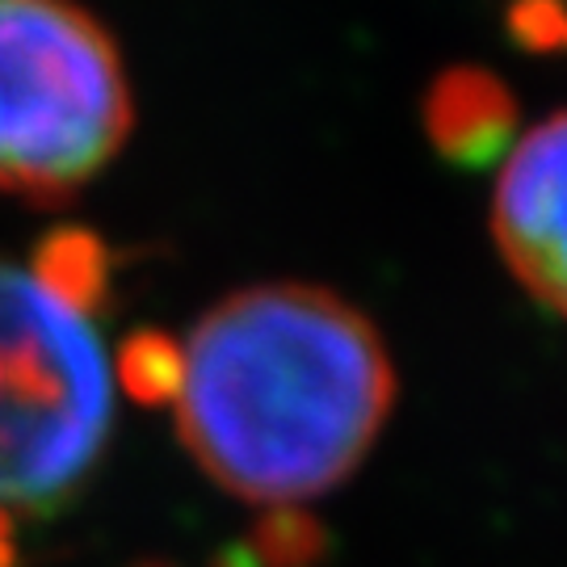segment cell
<instances>
[{"instance_id":"2","label":"cell","mask_w":567,"mask_h":567,"mask_svg":"<svg viewBox=\"0 0 567 567\" xmlns=\"http://www.w3.org/2000/svg\"><path fill=\"white\" fill-rule=\"evenodd\" d=\"M135 97L81 0H0V194L63 203L122 152Z\"/></svg>"},{"instance_id":"3","label":"cell","mask_w":567,"mask_h":567,"mask_svg":"<svg viewBox=\"0 0 567 567\" xmlns=\"http://www.w3.org/2000/svg\"><path fill=\"white\" fill-rule=\"evenodd\" d=\"M114 425L93 320L0 261V513L51 517L97 471Z\"/></svg>"},{"instance_id":"11","label":"cell","mask_w":567,"mask_h":567,"mask_svg":"<svg viewBox=\"0 0 567 567\" xmlns=\"http://www.w3.org/2000/svg\"><path fill=\"white\" fill-rule=\"evenodd\" d=\"M210 567H257V559L248 555V547H231V550H224V555H215Z\"/></svg>"},{"instance_id":"6","label":"cell","mask_w":567,"mask_h":567,"mask_svg":"<svg viewBox=\"0 0 567 567\" xmlns=\"http://www.w3.org/2000/svg\"><path fill=\"white\" fill-rule=\"evenodd\" d=\"M25 274L55 299L60 307L76 316H97L110 299L114 286V252L97 231L84 227H55L51 236H42L34 257L25 265Z\"/></svg>"},{"instance_id":"1","label":"cell","mask_w":567,"mask_h":567,"mask_svg":"<svg viewBox=\"0 0 567 567\" xmlns=\"http://www.w3.org/2000/svg\"><path fill=\"white\" fill-rule=\"evenodd\" d=\"M395 408V365L362 307L311 282L227 295L185 341L177 433L248 505H299L344 484Z\"/></svg>"},{"instance_id":"9","label":"cell","mask_w":567,"mask_h":567,"mask_svg":"<svg viewBox=\"0 0 567 567\" xmlns=\"http://www.w3.org/2000/svg\"><path fill=\"white\" fill-rule=\"evenodd\" d=\"M508 34L526 51H567V0H508Z\"/></svg>"},{"instance_id":"4","label":"cell","mask_w":567,"mask_h":567,"mask_svg":"<svg viewBox=\"0 0 567 567\" xmlns=\"http://www.w3.org/2000/svg\"><path fill=\"white\" fill-rule=\"evenodd\" d=\"M492 236L529 299L567 320V110L526 131L501 161Z\"/></svg>"},{"instance_id":"7","label":"cell","mask_w":567,"mask_h":567,"mask_svg":"<svg viewBox=\"0 0 567 567\" xmlns=\"http://www.w3.org/2000/svg\"><path fill=\"white\" fill-rule=\"evenodd\" d=\"M114 374L140 408H173L185 383V341L161 328H135L118 344Z\"/></svg>"},{"instance_id":"10","label":"cell","mask_w":567,"mask_h":567,"mask_svg":"<svg viewBox=\"0 0 567 567\" xmlns=\"http://www.w3.org/2000/svg\"><path fill=\"white\" fill-rule=\"evenodd\" d=\"M21 555H18V517H9V513H0V567H18Z\"/></svg>"},{"instance_id":"8","label":"cell","mask_w":567,"mask_h":567,"mask_svg":"<svg viewBox=\"0 0 567 567\" xmlns=\"http://www.w3.org/2000/svg\"><path fill=\"white\" fill-rule=\"evenodd\" d=\"M244 547L257 567H320L328 555V529L307 508L278 505L257 517Z\"/></svg>"},{"instance_id":"12","label":"cell","mask_w":567,"mask_h":567,"mask_svg":"<svg viewBox=\"0 0 567 567\" xmlns=\"http://www.w3.org/2000/svg\"><path fill=\"white\" fill-rule=\"evenodd\" d=\"M131 567H173V564H161V559H143V564H131Z\"/></svg>"},{"instance_id":"5","label":"cell","mask_w":567,"mask_h":567,"mask_svg":"<svg viewBox=\"0 0 567 567\" xmlns=\"http://www.w3.org/2000/svg\"><path fill=\"white\" fill-rule=\"evenodd\" d=\"M421 126L442 161L484 168L505 161L522 140V110L501 76L484 68H446L425 89Z\"/></svg>"}]
</instances>
